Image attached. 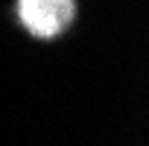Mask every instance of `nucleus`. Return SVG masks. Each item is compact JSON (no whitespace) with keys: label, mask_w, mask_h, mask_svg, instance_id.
I'll return each mask as SVG.
<instances>
[{"label":"nucleus","mask_w":149,"mask_h":146,"mask_svg":"<svg viewBox=\"0 0 149 146\" xmlns=\"http://www.w3.org/2000/svg\"><path fill=\"white\" fill-rule=\"evenodd\" d=\"M21 21L35 35H58L73 18V0H21Z\"/></svg>","instance_id":"nucleus-1"}]
</instances>
